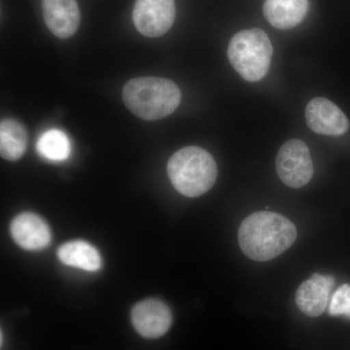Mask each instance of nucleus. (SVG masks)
<instances>
[{
  "label": "nucleus",
  "mask_w": 350,
  "mask_h": 350,
  "mask_svg": "<svg viewBox=\"0 0 350 350\" xmlns=\"http://www.w3.org/2000/svg\"><path fill=\"white\" fill-rule=\"evenodd\" d=\"M297 239L293 223L271 211H258L247 216L239 229V243L246 257L267 262L289 250Z\"/></svg>",
  "instance_id": "obj_1"
},
{
  "label": "nucleus",
  "mask_w": 350,
  "mask_h": 350,
  "mask_svg": "<svg viewBox=\"0 0 350 350\" xmlns=\"http://www.w3.org/2000/svg\"><path fill=\"white\" fill-rule=\"evenodd\" d=\"M122 98L126 107L138 118L157 121L176 110L180 105L181 92L172 80L139 77L126 83Z\"/></svg>",
  "instance_id": "obj_2"
},
{
  "label": "nucleus",
  "mask_w": 350,
  "mask_h": 350,
  "mask_svg": "<svg viewBox=\"0 0 350 350\" xmlns=\"http://www.w3.org/2000/svg\"><path fill=\"white\" fill-rule=\"evenodd\" d=\"M167 174L177 192L188 198L206 194L217 178L213 157L198 146L184 147L167 163Z\"/></svg>",
  "instance_id": "obj_3"
},
{
  "label": "nucleus",
  "mask_w": 350,
  "mask_h": 350,
  "mask_svg": "<svg viewBox=\"0 0 350 350\" xmlns=\"http://www.w3.org/2000/svg\"><path fill=\"white\" fill-rule=\"evenodd\" d=\"M273 45L260 29H243L234 34L228 47V59L244 80L258 82L271 68Z\"/></svg>",
  "instance_id": "obj_4"
},
{
  "label": "nucleus",
  "mask_w": 350,
  "mask_h": 350,
  "mask_svg": "<svg viewBox=\"0 0 350 350\" xmlns=\"http://www.w3.org/2000/svg\"><path fill=\"white\" fill-rule=\"evenodd\" d=\"M276 172L288 187L298 189L306 186L313 175V163L310 149L300 139L285 142L275 160Z\"/></svg>",
  "instance_id": "obj_5"
},
{
  "label": "nucleus",
  "mask_w": 350,
  "mask_h": 350,
  "mask_svg": "<svg viewBox=\"0 0 350 350\" xmlns=\"http://www.w3.org/2000/svg\"><path fill=\"white\" fill-rule=\"evenodd\" d=\"M174 0H137L133 20L146 38H160L170 31L175 20Z\"/></svg>",
  "instance_id": "obj_6"
},
{
  "label": "nucleus",
  "mask_w": 350,
  "mask_h": 350,
  "mask_svg": "<svg viewBox=\"0 0 350 350\" xmlns=\"http://www.w3.org/2000/svg\"><path fill=\"white\" fill-rule=\"evenodd\" d=\"M131 323L135 331L146 338H158L170 330L172 314L169 306L157 299H147L133 306Z\"/></svg>",
  "instance_id": "obj_7"
},
{
  "label": "nucleus",
  "mask_w": 350,
  "mask_h": 350,
  "mask_svg": "<svg viewBox=\"0 0 350 350\" xmlns=\"http://www.w3.org/2000/svg\"><path fill=\"white\" fill-rule=\"evenodd\" d=\"M308 128L314 133L325 135H342L349 128V121L344 112L331 100L313 98L306 108Z\"/></svg>",
  "instance_id": "obj_8"
},
{
  "label": "nucleus",
  "mask_w": 350,
  "mask_h": 350,
  "mask_svg": "<svg viewBox=\"0 0 350 350\" xmlns=\"http://www.w3.org/2000/svg\"><path fill=\"white\" fill-rule=\"evenodd\" d=\"M44 21L55 36L66 39L79 29L80 10L76 0H42Z\"/></svg>",
  "instance_id": "obj_9"
},
{
  "label": "nucleus",
  "mask_w": 350,
  "mask_h": 350,
  "mask_svg": "<svg viewBox=\"0 0 350 350\" xmlns=\"http://www.w3.org/2000/svg\"><path fill=\"white\" fill-rule=\"evenodd\" d=\"M11 236L15 243L25 250H41L52 239L49 225L36 214L25 213L16 216L11 223Z\"/></svg>",
  "instance_id": "obj_10"
},
{
  "label": "nucleus",
  "mask_w": 350,
  "mask_h": 350,
  "mask_svg": "<svg viewBox=\"0 0 350 350\" xmlns=\"http://www.w3.org/2000/svg\"><path fill=\"white\" fill-rule=\"evenodd\" d=\"M335 280L330 275L314 273L299 287L296 304L301 312L317 317L325 312Z\"/></svg>",
  "instance_id": "obj_11"
},
{
  "label": "nucleus",
  "mask_w": 350,
  "mask_h": 350,
  "mask_svg": "<svg viewBox=\"0 0 350 350\" xmlns=\"http://www.w3.org/2000/svg\"><path fill=\"white\" fill-rule=\"evenodd\" d=\"M308 11V0H265L262 13L278 29H290L301 24Z\"/></svg>",
  "instance_id": "obj_12"
},
{
  "label": "nucleus",
  "mask_w": 350,
  "mask_h": 350,
  "mask_svg": "<svg viewBox=\"0 0 350 350\" xmlns=\"http://www.w3.org/2000/svg\"><path fill=\"white\" fill-rule=\"evenodd\" d=\"M57 258L66 266L84 271H96L101 267L100 252L86 241H75L63 244L57 250Z\"/></svg>",
  "instance_id": "obj_13"
},
{
  "label": "nucleus",
  "mask_w": 350,
  "mask_h": 350,
  "mask_svg": "<svg viewBox=\"0 0 350 350\" xmlns=\"http://www.w3.org/2000/svg\"><path fill=\"white\" fill-rule=\"evenodd\" d=\"M27 147V130L14 119L2 120L0 124V154L7 161H18Z\"/></svg>",
  "instance_id": "obj_14"
},
{
  "label": "nucleus",
  "mask_w": 350,
  "mask_h": 350,
  "mask_svg": "<svg viewBox=\"0 0 350 350\" xmlns=\"http://www.w3.org/2000/svg\"><path fill=\"white\" fill-rule=\"evenodd\" d=\"M39 155L53 162H62L68 159L71 152L69 138L64 131L50 130L39 137L36 144Z\"/></svg>",
  "instance_id": "obj_15"
},
{
  "label": "nucleus",
  "mask_w": 350,
  "mask_h": 350,
  "mask_svg": "<svg viewBox=\"0 0 350 350\" xmlns=\"http://www.w3.org/2000/svg\"><path fill=\"white\" fill-rule=\"evenodd\" d=\"M329 312L333 317L345 315L350 319V285L344 284L338 288L332 296Z\"/></svg>",
  "instance_id": "obj_16"
}]
</instances>
